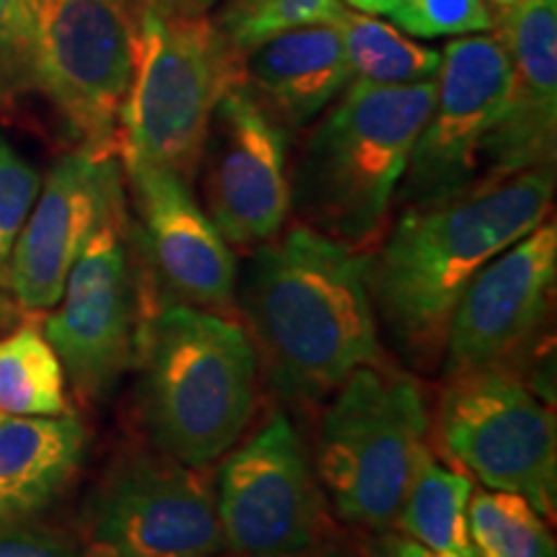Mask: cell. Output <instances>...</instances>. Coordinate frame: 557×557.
<instances>
[{
	"instance_id": "1",
	"label": "cell",
	"mask_w": 557,
	"mask_h": 557,
	"mask_svg": "<svg viewBox=\"0 0 557 557\" xmlns=\"http://www.w3.org/2000/svg\"><path fill=\"white\" fill-rule=\"evenodd\" d=\"M555 165L478 178L468 189L406 207L387 240L367 256L374 318L387 344L416 369L442 361L457 302L480 271L547 220Z\"/></svg>"
},
{
	"instance_id": "2",
	"label": "cell",
	"mask_w": 557,
	"mask_h": 557,
	"mask_svg": "<svg viewBox=\"0 0 557 557\" xmlns=\"http://www.w3.org/2000/svg\"><path fill=\"white\" fill-rule=\"evenodd\" d=\"M235 308L284 400L320 403L359 367L380 361L367 256L302 222L250 253Z\"/></svg>"
},
{
	"instance_id": "3",
	"label": "cell",
	"mask_w": 557,
	"mask_h": 557,
	"mask_svg": "<svg viewBox=\"0 0 557 557\" xmlns=\"http://www.w3.org/2000/svg\"><path fill=\"white\" fill-rule=\"evenodd\" d=\"M434 94L436 78L413 86L348 83L320 114L289 169L292 212L302 225L357 250L372 246Z\"/></svg>"
},
{
	"instance_id": "4",
	"label": "cell",
	"mask_w": 557,
	"mask_h": 557,
	"mask_svg": "<svg viewBox=\"0 0 557 557\" xmlns=\"http://www.w3.org/2000/svg\"><path fill=\"white\" fill-rule=\"evenodd\" d=\"M139 421L150 444L191 468L225 457L256 410L259 359L243 325L163 305L139 336Z\"/></svg>"
},
{
	"instance_id": "5",
	"label": "cell",
	"mask_w": 557,
	"mask_h": 557,
	"mask_svg": "<svg viewBox=\"0 0 557 557\" xmlns=\"http://www.w3.org/2000/svg\"><path fill=\"white\" fill-rule=\"evenodd\" d=\"M233 86L235 58L207 11H137L132 81L116 132L122 169L171 171L194 184L209 116Z\"/></svg>"
},
{
	"instance_id": "6",
	"label": "cell",
	"mask_w": 557,
	"mask_h": 557,
	"mask_svg": "<svg viewBox=\"0 0 557 557\" xmlns=\"http://www.w3.org/2000/svg\"><path fill=\"white\" fill-rule=\"evenodd\" d=\"M426 398L413 377L380 369V361L348 374L320 421L312 465L336 517L387 532L426 447Z\"/></svg>"
},
{
	"instance_id": "7",
	"label": "cell",
	"mask_w": 557,
	"mask_h": 557,
	"mask_svg": "<svg viewBox=\"0 0 557 557\" xmlns=\"http://www.w3.org/2000/svg\"><path fill=\"white\" fill-rule=\"evenodd\" d=\"M163 305L139 261L127 201L101 222L70 271L45 336L81 400H107L135 367L148 318Z\"/></svg>"
},
{
	"instance_id": "8",
	"label": "cell",
	"mask_w": 557,
	"mask_h": 557,
	"mask_svg": "<svg viewBox=\"0 0 557 557\" xmlns=\"http://www.w3.org/2000/svg\"><path fill=\"white\" fill-rule=\"evenodd\" d=\"M442 449L487 491L521 496L542 519L557 513V423L519 369L447 380L436 408Z\"/></svg>"
},
{
	"instance_id": "9",
	"label": "cell",
	"mask_w": 557,
	"mask_h": 557,
	"mask_svg": "<svg viewBox=\"0 0 557 557\" xmlns=\"http://www.w3.org/2000/svg\"><path fill=\"white\" fill-rule=\"evenodd\" d=\"M129 0H45L37 88L75 150L116 158V132L135 60Z\"/></svg>"
},
{
	"instance_id": "10",
	"label": "cell",
	"mask_w": 557,
	"mask_h": 557,
	"mask_svg": "<svg viewBox=\"0 0 557 557\" xmlns=\"http://www.w3.org/2000/svg\"><path fill=\"white\" fill-rule=\"evenodd\" d=\"M90 557H218V498L201 468L163 451L116 459L90 496Z\"/></svg>"
},
{
	"instance_id": "11",
	"label": "cell",
	"mask_w": 557,
	"mask_h": 557,
	"mask_svg": "<svg viewBox=\"0 0 557 557\" xmlns=\"http://www.w3.org/2000/svg\"><path fill=\"white\" fill-rule=\"evenodd\" d=\"M225 547L240 557H292L331 540L325 496L308 447L284 413L230 451L218 472Z\"/></svg>"
},
{
	"instance_id": "12",
	"label": "cell",
	"mask_w": 557,
	"mask_h": 557,
	"mask_svg": "<svg viewBox=\"0 0 557 557\" xmlns=\"http://www.w3.org/2000/svg\"><path fill=\"white\" fill-rule=\"evenodd\" d=\"M511 60L496 34L455 37L444 47L436 94L395 199L421 207L468 189L480 150L506 107Z\"/></svg>"
},
{
	"instance_id": "13",
	"label": "cell",
	"mask_w": 557,
	"mask_h": 557,
	"mask_svg": "<svg viewBox=\"0 0 557 557\" xmlns=\"http://www.w3.org/2000/svg\"><path fill=\"white\" fill-rule=\"evenodd\" d=\"M207 218L230 246H259L292 212L289 132L246 90L220 96L201 143L197 176Z\"/></svg>"
},
{
	"instance_id": "14",
	"label": "cell",
	"mask_w": 557,
	"mask_h": 557,
	"mask_svg": "<svg viewBox=\"0 0 557 557\" xmlns=\"http://www.w3.org/2000/svg\"><path fill=\"white\" fill-rule=\"evenodd\" d=\"M557 278V227L545 220L496 256L457 302L442 354L444 380L519 369L545 329Z\"/></svg>"
},
{
	"instance_id": "15",
	"label": "cell",
	"mask_w": 557,
	"mask_h": 557,
	"mask_svg": "<svg viewBox=\"0 0 557 557\" xmlns=\"http://www.w3.org/2000/svg\"><path fill=\"white\" fill-rule=\"evenodd\" d=\"M135 222L132 243L148 271L160 305L220 312L235 308V263L230 243L194 197L191 184L171 171H124Z\"/></svg>"
},
{
	"instance_id": "16",
	"label": "cell",
	"mask_w": 557,
	"mask_h": 557,
	"mask_svg": "<svg viewBox=\"0 0 557 557\" xmlns=\"http://www.w3.org/2000/svg\"><path fill=\"white\" fill-rule=\"evenodd\" d=\"M124 201L116 158L70 150L54 160L11 253L5 289L21 310L45 312L60 302L90 235Z\"/></svg>"
},
{
	"instance_id": "17",
	"label": "cell",
	"mask_w": 557,
	"mask_h": 557,
	"mask_svg": "<svg viewBox=\"0 0 557 557\" xmlns=\"http://www.w3.org/2000/svg\"><path fill=\"white\" fill-rule=\"evenodd\" d=\"M491 16V32L511 60V83L504 114L480 150L478 178H506L555 165L557 0H519Z\"/></svg>"
},
{
	"instance_id": "18",
	"label": "cell",
	"mask_w": 557,
	"mask_h": 557,
	"mask_svg": "<svg viewBox=\"0 0 557 557\" xmlns=\"http://www.w3.org/2000/svg\"><path fill=\"white\" fill-rule=\"evenodd\" d=\"M348 83L338 18L274 34L235 58V86L289 135L310 127Z\"/></svg>"
},
{
	"instance_id": "19",
	"label": "cell",
	"mask_w": 557,
	"mask_h": 557,
	"mask_svg": "<svg viewBox=\"0 0 557 557\" xmlns=\"http://www.w3.org/2000/svg\"><path fill=\"white\" fill-rule=\"evenodd\" d=\"M88 447V431L73 413L0 421V527L45 513L73 478Z\"/></svg>"
},
{
	"instance_id": "20",
	"label": "cell",
	"mask_w": 557,
	"mask_h": 557,
	"mask_svg": "<svg viewBox=\"0 0 557 557\" xmlns=\"http://www.w3.org/2000/svg\"><path fill=\"white\" fill-rule=\"evenodd\" d=\"M472 480L421 449L395 524L406 537L449 557H478L470 537Z\"/></svg>"
},
{
	"instance_id": "21",
	"label": "cell",
	"mask_w": 557,
	"mask_h": 557,
	"mask_svg": "<svg viewBox=\"0 0 557 557\" xmlns=\"http://www.w3.org/2000/svg\"><path fill=\"white\" fill-rule=\"evenodd\" d=\"M0 410L21 418L70 413L65 369L34 320H18L0 333Z\"/></svg>"
},
{
	"instance_id": "22",
	"label": "cell",
	"mask_w": 557,
	"mask_h": 557,
	"mask_svg": "<svg viewBox=\"0 0 557 557\" xmlns=\"http://www.w3.org/2000/svg\"><path fill=\"white\" fill-rule=\"evenodd\" d=\"M338 24L344 34L351 83L413 86V83L436 78L442 52L418 45L389 21L344 5Z\"/></svg>"
},
{
	"instance_id": "23",
	"label": "cell",
	"mask_w": 557,
	"mask_h": 557,
	"mask_svg": "<svg viewBox=\"0 0 557 557\" xmlns=\"http://www.w3.org/2000/svg\"><path fill=\"white\" fill-rule=\"evenodd\" d=\"M470 537L478 557H555L545 519L513 493L472 491Z\"/></svg>"
},
{
	"instance_id": "24",
	"label": "cell",
	"mask_w": 557,
	"mask_h": 557,
	"mask_svg": "<svg viewBox=\"0 0 557 557\" xmlns=\"http://www.w3.org/2000/svg\"><path fill=\"white\" fill-rule=\"evenodd\" d=\"M212 24L233 58L274 34L338 18L344 0H218Z\"/></svg>"
},
{
	"instance_id": "25",
	"label": "cell",
	"mask_w": 557,
	"mask_h": 557,
	"mask_svg": "<svg viewBox=\"0 0 557 557\" xmlns=\"http://www.w3.org/2000/svg\"><path fill=\"white\" fill-rule=\"evenodd\" d=\"M45 0H0V107L37 88V47Z\"/></svg>"
},
{
	"instance_id": "26",
	"label": "cell",
	"mask_w": 557,
	"mask_h": 557,
	"mask_svg": "<svg viewBox=\"0 0 557 557\" xmlns=\"http://www.w3.org/2000/svg\"><path fill=\"white\" fill-rule=\"evenodd\" d=\"M385 16L403 34L421 39L468 37L493 29L485 0H395Z\"/></svg>"
},
{
	"instance_id": "27",
	"label": "cell",
	"mask_w": 557,
	"mask_h": 557,
	"mask_svg": "<svg viewBox=\"0 0 557 557\" xmlns=\"http://www.w3.org/2000/svg\"><path fill=\"white\" fill-rule=\"evenodd\" d=\"M39 171L0 132V287L5 289L13 246L39 197Z\"/></svg>"
},
{
	"instance_id": "28",
	"label": "cell",
	"mask_w": 557,
	"mask_h": 557,
	"mask_svg": "<svg viewBox=\"0 0 557 557\" xmlns=\"http://www.w3.org/2000/svg\"><path fill=\"white\" fill-rule=\"evenodd\" d=\"M0 557H90L70 534L60 529L11 524L0 527Z\"/></svg>"
},
{
	"instance_id": "29",
	"label": "cell",
	"mask_w": 557,
	"mask_h": 557,
	"mask_svg": "<svg viewBox=\"0 0 557 557\" xmlns=\"http://www.w3.org/2000/svg\"><path fill=\"white\" fill-rule=\"evenodd\" d=\"M372 557H449L434 549L423 547L421 542L406 537V534H385V537L374 542Z\"/></svg>"
},
{
	"instance_id": "30",
	"label": "cell",
	"mask_w": 557,
	"mask_h": 557,
	"mask_svg": "<svg viewBox=\"0 0 557 557\" xmlns=\"http://www.w3.org/2000/svg\"><path fill=\"white\" fill-rule=\"evenodd\" d=\"M135 11H150L158 16H191L201 13V0H129Z\"/></svg>"
},
{
	"instance_id": "31",
	"label": "cell",
	"mask_w": 557,
	"mask_h": 557,
	"mask_svg": "<svg viewBox=\"0 0 557 557\" xmlns=\"http://www.w3.org/2000/svg\"><path fill=\"white\" fill-rule=\"evenodd\" d=\"M21 312L24 310H21L16 305V299L9 295V289L0 287V333L9 331L11 325H16L21 320Z\"/></svg>"
},
{
	"instance_id": "32",
	"label": "cell",
	"mask_w": 557,
	"mask_h": 557,
	"mask_svg": "<svg viewBox=\"0 0 557 557\" xmlns=\"http://www.w3.org/2000/svg\"><path fill=\"white\" fill-rule=\"evenodd\" d=\"M292 557H359V555L351 553V549L344 545H338V542L325 540V542H320V545L305 549V553L292 555Z\"/></svg>"
},
{
	"instance_id": "33",
	"label": "cell",
	"mask_w": 557,
	"mask_h": 557,
	"mask_svg": "<svg viewBox=\"0 0 557 557\" xmlns=\"http://www.w3.org/2000/svg\"><path fill=\"white\" fill-rule=\"evenodd\" d=\"M344 5H348V9H354V11L385 16V13L395 5V0H344Z\"/></svg>"
},
{
	"instance_id": "34",
	"label": "cell",
	"mask_w": 557,
	"mask_h": 557,
	"mask_svg": "<svg viewBox=\"0 0 557 557\" xmlns=\"http://www.w3.org/2000/svg\"><path fill=\"white\" fill-rule=\"evenodd\" d=\"M487 9L496 11V9H504V5H511V3H519V0H485Z\"/></svg>"
},
{
	"instance_id": "35",
	"label": "cell",
	"mask_w": 557,
	"mask_h": 557,
	"mask_svg": "<svg viewBox=\"0 0 557 557\" xmlns=\"http://www.w3.org/2000/svg\"><path fill=\"white\" fill-rule=\"evenodd\" d=\"M212 5H218V0H201V9H205V11L212 9Z\"/></svg>"
},
{
	"instance_id": "36",
	"label": "cell",
	"mask_w": 557,
	"mask_h": 557,
	"mask_svg": "<svg viewBox=\"0 0 557 557\" xmlns=\"http://www.w3.org/2000/svg\"><path fill=\"white\" fill-rule=\"evenodd\" d=\"M3 418H5V413H3V410H0V421H3Z\"/></svg>"
}]
</instances>
